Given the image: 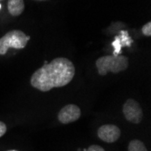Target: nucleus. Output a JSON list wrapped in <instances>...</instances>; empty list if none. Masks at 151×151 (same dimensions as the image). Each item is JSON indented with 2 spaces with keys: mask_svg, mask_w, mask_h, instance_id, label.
Wrapping results in <instances>:
<instances>
[{
  "mask_svg": "<svg viewBox=\"0 0 151 151\" xmlns=\"http://www.w3.org/2000/svg\"><path fill=\"white\" fill-rule=\"evenodd\" d=\"M37 1H45V0H37Z\"/></svg>",
  "mask_w": 151,
  "mask_h": 151,
  "instance_id": "ddd939ff",
  "label": "nucleus"
},
{
  "mask_svg": "<svg viewBox=\"0 0 151 151\" xmlns=\"http://www.w3.org/2000/svg\"><path fill=\"white\" fill-rule=\"evenodd\" d=\"M0 1H2V0H0Z\"/></svg>",
  "mask_w": 151,
  "mask_h": 151,
  "instance_id": "2eb2a0df",
  "label": "nucleus"
},
{
  "mask_svg": "<svg viewBox=\"0 0 151 151\" xmlns=\"http://www.w3.org/2000/svg\"><path fill=\"white\" fill-rule=\"evenodd\" d=\"M87 151H105L104 148L99 145H91V147H88Z\"/></svg>",
  "mask_w": 151,
  "mask_h": 151,
  "instance_id": "9d476101",
  "label": "nucleus"
},
{
  "mask_svg": "<svg viewBox=\"0 0 151 151\" xmlns=\"http://www.w3.org/2000/svg\"><path fill=\"white\" fill-rule=\"evenodd\" d=\"M123 113L125 119L134 124H139L143 118V111L138 101L133 99H128L123 105Z\"/></svg>",
  "mask_w": 151,
  "mask_h": 151,
  "instance_id": "20e7f679",
  "label": "nucleus"
},
{
  "mask_svg": "<svg viewBox=\"0 0 151 151\" xmlns=\"http://www.w3.org/2000/svg\"><path fill=\"white\" fill-rule=\"evenodd\" d=\"M7 9L10 15L14 17L20 16L24 9V0H8Z\"/></svg>",
  "mask_w": 151,
  "mask_h": 151,
  "instance_id": "0eeeda50",
  "label": "nucleus"
},
{
  "mask_svg": "<svg viewBox=\"0 0 151 151\" xmlns=\"http://www.w3.org/2000/svg\"><path fill=\"white\" fill-rule=\"evenodd\" d=\"M96 67L101 76H105L109 72L119 73L126 71L129 67V58L124 55H105L96 61Z\"/></svg>",
  "mask_w": 151,
  "mask_h": 151,
  "instance_id": "f03ea898",
  "label": "nucleus"
},
{
  "mask_svg": "<svg viewBox=\"0 0 151 151\" xmlns=\"http://www.w3.org/2000/svg\"><path fill=\"white\" fill-rule=\"evenodd\" d=\"M120 134L121 132L119 128L112 124L103 125L98 129V137L100 139L108 143H113L117 141L119 139Z\"/></svg>",
  "mask_w": 151,
  "mask_h": 151,
  "instance_id": "423d86ee",
  "label": "nucleus"
},
{
  "mask_svg": "<svg viewBox=\"0 0 151 151\" xmlns=\"http://www.w3.org/2000/svg\"><path fill=\"white\" fill-rule=\"evenodd\" d=\"M6 132V125L4 122L0 121V138H1L2 136H4Z\"/></svg>",
  "mask_w": 151,
  "mask_h": 151,
  "instance_id": "9b49d317",
  "label": "nucleus"
},
{
  "mask_svg": "<svg viewBox=\"0 0 151 151\" xmlns=\"http://www.w3.org/2000/svg\"><path fill=\"white\" fill-rule=\"evenodd\" d=\"M75 74L72 61L58 57L37 69L31 77V85L41 91H49L52 88H61L69 84Z\"/></svg>",
  "mask_w": 151,
  "mask_h": 151,
  "instance_id": "f257e3e1",
  "label": "nucleus"
},
{
  "mask_svg": "<svg viewBox=\"0 0 151 151\" xmlns=\"http://www.w3.org/2000/svg\"><path fill=\"white\" fill-rule=\"evenodd\" d=\"M81 117V109L75 104H68L61 109L58 113V119L63 124H69L78 120Z\"/></svg>",
  "mask_w": 151,
  "mask_h": 151,
  "instance_id": "39448f33",
  "label": "nucleus"
},
{
  "mask_svg": "<svg viewBox=\"0 0 151 151\" xmlns=\"http://www.w3.org/2000/svg\"><path fill=\"white\" fill-rule=\"evenodd\" d=\"M142 33L146 36H150L151 35V22H147L146 24L143 25Z\"/></svg>",
  "mask_w": 151,
  "mask_h": 151,
  "instance_id": "1a4fd4ad",
  "label": "nucleus"
},
{
  "mask_svg": "<svg viewBox=\"0 0 151 151\" xmlns=\"http://www.w3.org/2000/svg\"><path fill=\"white\" fill-rule=\"evenodd\" d=\"M30 36L25 35L23 31L12 30L0 38V54L4 55L9 48L23 49L25 47Z\"/></svg>",
  "mask_w": 151,
  "mask_h": 151,
  "instance_id": "7ed1b4c3",
  "label": "nucleus"
},
{
  "mask_svg": "<svg viewBox=\"0 0 151 151\" xmlns=\"http://www.w3.org/2000/svg\"><path fill=\"white\" fill-rule=\"evenodd\" d=\"M128 149H129V151H147L145 144L139 139L131 140L129 144Z\"/></svg>",
  "mask_w": 151,
  "mask_h": 151,
  "instance_id": "6e6552de",
  "label": "nucleus"
},
{
  "mask_svg": "<svg viewBox=\"0 0 151 151\" xmlns=\"http://www.w3.org/2000/svg\"><path fill=\"white\" fill-rule=\"evenodd\" d=\"M0 8H1V5H0Z\"/></svg>",
  "mask_w": 151,
  "mask_h": 151,
  "instance_id": "4468645a",
  "label": "nucleus"
},
{
  "mask_svg": "<svg viewBox=\"0 0 151 151\" xmlns=\"http://www.w3.org/2000/svg\"><path fill=\"white\" fill-rule=\"evenodd\" d=\"M6 151H18V150H16V149H11V150H6Z\"/></svg>",
  "mask_w": 151,
  "mask_h": 151,
  "instance_id": "f8f14e48",
  "label": "nucleus"
}]
</instances>
